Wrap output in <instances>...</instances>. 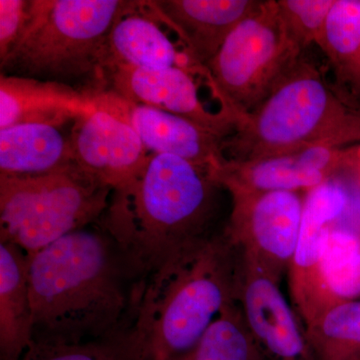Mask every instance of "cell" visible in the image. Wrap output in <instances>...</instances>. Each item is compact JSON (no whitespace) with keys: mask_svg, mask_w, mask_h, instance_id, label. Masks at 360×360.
I'll return each instance as SVG.
<instances>
[{"mask_svg":"<svg viewBox=\"0 0 360 360\" xmlns=\"http://www.w3.org/2000/svg\"><path fill=\"white\" fill-rule=\"evenodd\" d=\"M32 342L77 345L134 323L144 277L101 224L28 255Z\"/></svg>","mask_w":360,"mask_h":360,"instance_id":"6da1fadb","label":"cell"},{"mask_svg":"<svg viewBox=\"0 0 360 360\" xmlns=\"http://www.w3.org/2000/svg\"><path fill=\"white\" fill-rule=\"evenodd\" d=\"M360 144V108L348 103L304 58L257 110L222 141L225 158L248 161L311 148Z\"/></svg>","mask_w":360,"mask_h":360,"instance_id":"277c9868","label":"cell"},{"mask_svg":"<svg viewBox=\"0 0 360 360\" xmlns=\"http://www.w3.org/2000/svg\"><path fill=\"white\" fill-rule=\"evenodd\" d=\"M321 277L333 307L360 300V226L333 222L322 238Z\"/></svg>","mask_w":360,"mask_h":360,"instance_id":"44dd1931","label":"cell"},{"mask_svg":"<svg viewBox=\"0 0 360 360\" xmlns=\"http://www.w3.org/2000/svg\"><path fill=\"white\" fill-rule=\"evenodd\" d=\"M336 0H276L288 37L302 52L319 44Z\"/></svg>","mask_w":360,"mask_h":360,"instance_id":"d4e9b609","label":"cell"},{"mask_svg":"<svg viewBox=\"0 0 360 360\" xmlns=\"http://www.w3.org/2000/svg\"><path fill=\"white\" fill-rule=\"evenodd\" d=\"M34 0H0V61L11 53L30 27Z\"/></svg>","mask_w":360,"mask_h":360,"instance_id":"484cf974","label":"cell"},{"mask_svg":"<svg viewBox=\"0 0 360 360\" xmlns=\"http://www.w3.org/2000/svg\"><path fill=\"white\" fill-rule=\"evenodd\" d=\"M354 146L311 148L248 161L226 160L210 176L221 189L248 193H309L341 172H352Z\"/></svg>","mask_w":360,"mask_h":360,"instance_id":"9c48e42d","label":"cell"},{"mask_svg":"<svg viewBox=\"0 0 360 360\" xmlns=\"http://www.w3.org/2000/svg\"><path fill=\"white\" fill-rule=\"evenodd\" d=\"M20 360H146V354L132 323L115 335L77 345L32 342Z\"/></svg>","mask_w":360,"mask_h":360,"instance_id":"cb8c5ba5","label":"cell"},{"mask_svg":"<svg viewBox=\"0 0 360 360\" xmlns=\"http://www.w3.org/2000/svg\"><path fill=\"white\" fill-rule=\"evenodd\" d=\"M101 82L123 101L181 116L224 139L236 129V120L229 113L222 110L212 112L205 108L191 73L177 66L160 70L115 68L105 71Z\"/></svg>","mask_w":360,"mask_h":360,"instance_id":"4fadbf2b","label":"cell"},{"mask_svg":"<svg viewBox=\"0 0 360 360\" xmlns=\"http://www.w3.org/2000/svg\"><path fill=\"white\" fill-rule=\"evenodd\" d=\"M75 122H25L0 129V176H40L75 165L71 130L65 129Z\"/></svg>","mask_w":360,"mask_h":360,"instance_id":"ac0fdd59","label":"cell"},{"mask_svg":"<svg viewBox=\"0 0 360 360\" xmlns=\"http://www.w3.org/2000/svg\"><path fill=\"white\" fill-rule=\"evenodd\" d=\"M236 302L266 360H315L304 326L281 283L241 252Z\"/></svg>","mask_w":360,"mask_h":360,"instance_id":"30bf717a","label":"cell"},{"mask_svg":"<svg viewBox=\"0 0 360 360\" xmlns=\"http://www.w3.org/2000/svg\"><path fill=\"white\" fill-rule=\"evenodd\" d=\"M181 360H266L236 302L217 315L193 349Z\"/></svg>","mask_w":360,"mask_h":360,"instance_id":"7402d4cb","label":"cell"},{"mask_svg":"<svg viewBox=\"0 0 360 360\" xmlns=\"http://www.w3.org/2000/svg\"><path fill=\"white\" fill-rule=\"evenodd\" d=\"M99 108V94L34 78L0 77V129L25 122H75Z\"/></svg>","mask_w":360,"mask_h":360,"instance_id":"e0dca14e","label":"cell"},{"mask_svg":"<svg viewBox=\"0 0 360 360\" xmlns=\"http://www.w3.org/2000/svg\"><path fill=\"white\" fill-rule=\"evenodd\" d=\"M227 193L231 210L222 229L224 236L281 283L297 246L305 196L291 191Z\"/></svg>","mask_w":360,"mask_h":360,"instance_id":"ba28073f","label":"cell"},{"mask_svg":"<svg viewBox=\"0 0 360 360\" xmlns=\"http://www.w3.org/2000/svg\"><path fill=\"white\" fill-rule=\"evenodd\" d=\"M316 45L335 75V89L356 105L360 99V0H336Z\"/></svg>","mask_w":360,"mask_h":360,"instance_id":"ffe728a7","label":"cell"},{"mask_svg":"<svg viewBox=\"0 0 360 360\" xmlns=\"http://www.w3.org/2000/svg\"><path fill=\"white\" fill-rule=\"evenodd\" d=\"M347 206V193L333 180L305 193L300 238L286 276L291 305L305 328L333 309L321 277L322 238Z\"/></svg>","mask_w":360,"mask_h":360,"instance_id":"8fae6325","label":"cell"},{"mask_svg":"<svg viewBox=\"0 0 360 360\" xmlns=\"http://www.w3.org/2000/svg\"><path fill=\"white\" fill-rule=\"evenodd\" d=\"M305 330L315 360H360V300L336 305Z\"/></svg>","mask_w":360,"mask_h":360,"instance_id":"603a6c76","label":"cell"},{"mask_svg":"<svg viewBox=\"0 0 360 360\" xmlns=\"http://www.w3.org/2000/svg\"><path fill=\"white\" fill-rule=\"evenodd\" d=\"M111 193L77 165L40 176H0V243L32 255L99 222Z\"/></svg>","mask_w":360,"mask_h":360,"instance_id":"8992f818","label":"cell"},{"mask_svg":"<svg viewBox=\"0 0 360 360\" xmlns=\"http://www.w3.org/2000/svg\"><path fill=\"white\" fill-rule=\"evenodd\" d=\"M127 1L34 0L30 27L4 60V75L68 84L101 82L106 41Z\"/></svg>","mask_w":360,"mask_h":360,"instance_id":"5b68a950","label":"cell"},{"mask_svg":"<svg viewBox=\"0 0 360 360\" xmlns=\"http://www.w3.org/2000/svg\"><path fill=\"white\" fill-rule=\"evenodd\" d=\"M240 251L224 231L149 274L134 319L146 360H181L236 302Z\"/></svg>","mask_w":360,"mask_h":360,"instance_id":"3957f363","label":"cell"},{"mask_svg":"<svg viewBox=\"0 0 360 360\" xmlns=\"http://www.w3.org/2000/svg\"><path fill=\"white\" fill-rule=\"evenodd\" d=\"M156 8L198 68H205L229 34L262 0H160Z\"/></svg>","mask_w":360,"mask_h":360,"instance_id":"2e32d148","label":"cell"},{"mask_svg":"<svg viewBox=\"0 0 360 360\" xmlns=\"http://www.w3.org/2000/svg\"><path fill=\"white\" fill-rule=\"evenodd\" d=\"M303 52L288 37L276 0L262 6L229 34L202 75L220 104L236 120L257 110Z\"/></svg>","mask_w":360,"mask_h":360,"instance_id":"52a82bcc","label":"cell"},{"mask_svg":"<svg viewBox=\"0 0 360 360\" xmlns=\"http://www.w3.org/2000/svg\"><path fill=\"white\" fill-rule=\"evenodd\" d=\"M350 174H354L360 184V144L354 146V165Z\"/></svg>","mask_w":360,"mask_h":360,"instance_id":"4316f807","label":"cell"},{"mask_svg":"<svg viewBox=\"0 0 360 360\" xmlns=\"http://www.w3.org/2000/svg\"><path fill=\"white\" fill-rule=\"evenodd\" d=\"M75 165L113 189L134 177L149 153L132 125L101 103L94 112L77 118L71 129Z\"/></svg>","mask_w":360,"mask_h":360,"instance_id":"7c38bea8","label":"cell"},{"mask_svg":"<svg viewBox=\"0 0 360 360\" xmlns=\"http://www.w3.org/2000/svg\"><path fill=\"white\" fill-rule=\"evenodd\" d=\"M217 189L202 168L151 153L134 177L113 189L98 224L146 279L170 258L222 231L212 229Z\"/></svg>","mask_w":360,"mask_h":360,"instance_id":"7a4b0ae2","label":"cell"},{"mask_svg":"<svg viewBox=\"0 0 360 360\" xmlns=\"http://www.w3.org/2000/svg\"><path fill=\"white\" fill-rule=\"evenodd\" d=\"M28 255L0 243V360H20L32 343Z\"/></svg>","mask_w":360,"mask_h":360,"instance_id":"d6986e66","label":"cell"},{"mask_svg":"<svg viewBox=\"0 0 360 360\" xmlns=\"http://www.w3.org/2000/svg\"><path fill=\"white\" fill-rule=\"evenodd\" d=\"M153 1H127L116 18L105 45L101 78L115 68L160 70L177 68L198 73L184 51H179L165 30Z\"/></svg>","mask_w":360,"mask_h":360,"instance_id":"5bb4252c","label":"cell"},{"mask_svg":"<svg viewBox=\"0 0 360 360\" xmlns=\"http://www.w3.org/2000/svg\"><path fill=\"white\" fill-rule=\"evenodd\" d=\"M103 104L132 125L150 153L176 156L210 174L226 161L222 151L224 139L198 123L129 103L111 92L104 94Z\"/></svg>","mask_w":360,"mask_h":360,"instance_id":"9a60e30c","label":"cell"}]
</instances>
